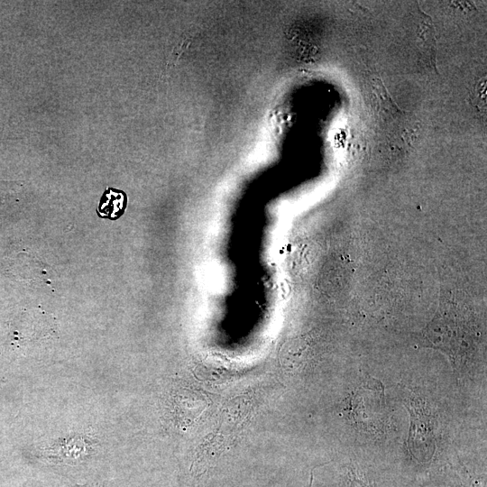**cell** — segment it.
<instances>
[{
    "label": "cell",
    "mask_w": 487,
    "mask_h": 487,
    "mask_svg": "<svg viewBox=\"0 0 487 487\" xmlns=\"http://www.w3.org/2000/svg\"><path fill=\"white\" fill-rule=\"evenodd\" d=\"M409 417V450L418 463L429 462L436 450V418L421 398L409 392L404 400Z\"/></svg>",
    "instance_id": "1"
},
{
    "label": "cell",
    "mask_w": 487,
    "mask_h": 487,
    "mask_svg": "<svg viewBox=\"0 0 487 487\" xmlns=\"http://www.w3.org/2000/svg\"><path fill=\"white\" fill-rule=\"evenodd\" d=\"M354 420L363 426H381L384 418L383 388L380 382H366L353 394L350 402Z\"/></svg>",
    "instance_id": "2"
},
{
    "label": "cell",
    "mask_w": 487,
    "mask_h": 487,
    "mask_svg": "<svg viewBox=\"0 0 487 487\" xmlns=\"http://www.w3.org/2000/svg\"><path fill=\"white\" fill-rule=\"evenodd\" d=\"M9 271L27 283L51 284L50 266L26 252H21L15 256L9 265Z\"/></svg>",
    "instance_id": "3"
},
{
    "label": "cell",
    "mask_w": 487,
    "mask_h": 487,
    "mask_svg": "<svg viewBox=\"0 0 487 487\" xmlns=\"http://www.w3.org/2000/svg\"><path fill=\"white\" fill-rule=\"evenodd\" d=\"M125 202V194L123 191L106 188L101 198L97 213L102 217L117 218L123 214Z\"/></svg>",
    "instance_id": "4"
},
{
    "label": "cell",
    "mask_w": 487,
    "mask_h": 487,
    "mask_svg": "<svg viewBox=\"0 0 487 487\" xmlns=\"http://www.w3.org/2000/svg\"><path fill=\"white\" fill-rule=\"evenodd\" d=\"M372 87L373 94L376 96L378 109L390 113L391 115L403 113V111L393 101L380 78H373L372 79Z\"/></svg>",
    "instance_id": "5"
},
{
    "label": "cell",
    "mask_w": 487,
    "mask_h": 487,
    "mask_svg": "<svg viewBox=\"0 0 487 487\" xmlns=\"http://www.w3.org/2000/svg\"><path fill=\"white\" fill-rule=\"evenodd\" d=\"M419 38L423 41L427 51L430 53V58L435 61L436 55V38L434 33V27L431 23V19L428 17L425 19L420 24Z\"/></svg>",
    "instance_id": "6"
},
{
    "label": "cell",
    "mask_w": 487,
    "mask_h": 487,
    "mask_svg": "<svg viewBox=\"0 0 487 487\" xmlns=\"http://www.w3.org/2000/svg\"><path fill=\"white\" fill-rule=\"evenodd\" d=\"M18 184L0 181V203L10 201L14 195L18 194Z\"/></svg>",
    "instance_id": "7"
}]
</instances>
